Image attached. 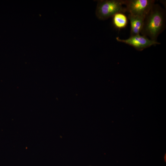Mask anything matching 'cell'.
I'll list each match as a JSON object with an SVG mask.
<instances>
[{
	"mask_svg": "<svg viewBox=\"0 0 166 166\" xmlns=\"http://www.w3.org/2000/svg\"><path fill=\"white\" fill-rule=\"evenodd\" d=\"M165 10L158 4H155L145 17L140 34L156 41L159 35L165 29Z\"/></svg>",
	"mask_w": 166,
	"mask_h": 166,
	"instance_id": "6da1fadb",
	"label": "cell"
},
{
	"mask_svg": "<svg viewBox=\"0 0 166 166\" xmlns=\"http://www.w3.org/2000/svg\"><path fill=\"white\" fill-rule=\"evenodd\" d=\"M124 0H98L96 10L97 17L101 20H105L118 13L126 12L124 7Z\"/></svg>",
	"mask_w": 166,
	"mask_h": 166,
	"instance_id": "7a4b0ae2",
	"label": "cell"
},
{
	"mask_svg": "<svg viewBox=\"0 0 166 166\" xmlns=\"http://www.w3.org/2000/svg\"><path fill=\"white\" fill-rule=\"evenodd\" d=\"M155 2L154 0H124V5L129 14L145 18Z\"/></svg>",
	"mask_w": 166,
	"mask_h": 166,
	"instance_id": "3957f363",
	"label": "cell"
},
{
	"mask_svg": "<svg viewBox=\"0 0 166 166\" xmlns=\"http://www.w3.org/2000/svg\"><path fill=\"white\" fill-rule=\"evenodd\" d=\"M116 39L118 42L128 45L138 51H142L153 45L160 44V43L152 40L147 37L140 34L130 37L128 39H120L117 37Z\"/></svg>",
	"mask_w": 166,
	"mask_h": 166,
	"instance_id": "277c9868",
	"label": "cell"
},
{
	"mask_svg": "<svg viewBox=\"0 0 166 166\" xmlns=\"http://www.w3.org/2000/svg\"><path fill=\"white\" fill-rule=\"evenodd\" d=\"M131 25L130 36L140 34L143 28L144 17L129 14Z\"/></svg>",
	"mask_w": 166,
	"mask_h": 166,
	"instance_id": "5b68a950",
	"label": "cell"
},
{
	"mask_svg": "<svg viewBox=\"0 0 166 166\" xmlns=\"http://www.w3.org/2000/svg\"><path fill=\"white\" fill-rule=\"evenodd\" d=\"M112 22L114 26L118 29L125 28L127 26L128 19L126 16L123 13H118L113 17Z\"/></svg>",
	"mask_w": 166,
	"mask_h": 166,
	"instance_id": "8992f818",
	"label": "cell"
},
{
	"mask_svg": "<svg viewBox=\"0 0 166 166\" xmlns=\"http://www.w3.org/2000/svg\"></svg>",
	"mask_w": 166,
	"mask_h": 166,
	"instance_id": "52a82bcc",
	"label": "cell"
}]
</instances>
